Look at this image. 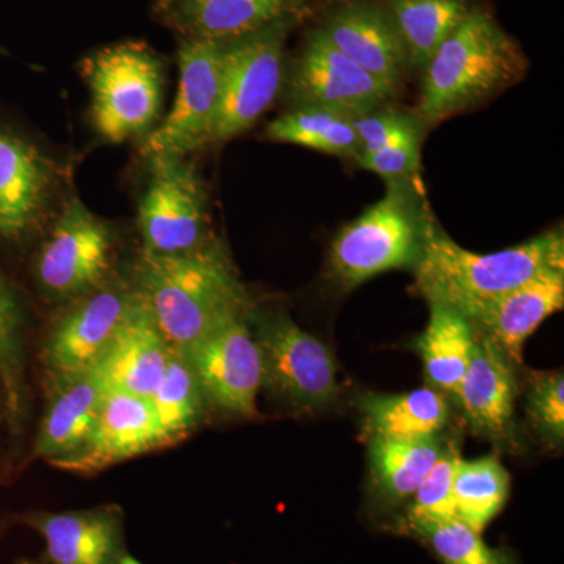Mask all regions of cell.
<instances>
[{
  "label": "cell",
  "mask_w": 564,
  "mask_h": 564,
  "mask_svg": "<svg viewBox=\"0 0 564 564\" xmlns=\"http://www.w3.org/2000/svg\"><path fill=\"white\" fill-rule=\"evenodd\" d=\"M510 477L494 456L464 462L459 458L454 477L456 518L481 533L507 502Z\"/></svg>",
  "instance_id": "obj_29"
},
{
  "label": "cell",
  "mask_w": 564,
  "mask_h": 564,
  "mask_svg": "<svg viewBox=\"0 0 564 564\" xmlns=\"http://www.w3.org/2000/svg\"><path fill=\"white\" fill-rule=\"evenodd\" d=\"M132 564H137V563H132Z\"/></svg>",
  "instance_id": "obj_36"
},
{
  "label": "cell",
  "mask_w": 564,
  "mask_h": 564,
  "mask_svg": "<svg viewBox=\"0 0 564 564\" xmlns=\"http://www.w3.org/2000/svg\"><path fill=\"white\" fill-rule=\"evenodd\" d=\"M110 259L109 229L74 198L40 252L36 274L52 295H87L109 273Z\"/></svg>",
  "instance_id": "obj_11"
},
{
  "label": "cell",
  "mask_w": 564,
  "mask_h": 564,
  "mask_svg": "<svg viewBox=\"0 0 564 564\" xmlns=\"http://www.w3.org/2000/svg\"><path fill=\"white\" fill-rule=\"evenodd\" d=\"M444 451L437 437L422 441L372 437L369 462L375 492L386 503H399L413 496Z\"/></svg>",
  "instance_id": "obj_25"
},
{
  "label": "cell",
  "mask_w": 564,
  "mask_h": 564,
  "mask_svg": "<svg viewBox=\"0 0 564 564\" xmlns=\"http://www.w3.org/2000/svg\"><path fill=\"white\" fill-rule=\"evenodd\" d=\"M474 328L463 314L443 304L430 303V322L417 347L430 383L455 395L474 347Z\"/></svg>",
  "instance_id": "obj_24"
},
{
  "label": "cell",
  "mask_w": 564,
  "mask_h": 564,
  "mask_svg": "<svg viewBox=\"0 0 564 564\" xmlns=\"http://www.w3.org/2000/svg\"><path fill=\"white\" fill-rule=\"evenodd\" d=\"M300 18H285L226 41L221 93L210 143L236 139L272 106L282 80V57L289 33Z\"/></svg>",
  "instance_id": "obj_6"
},
{
  "label": "cell",
  "mask_w": 564,
  "mask_h": 564,
  "mask_svg": "<svg viewBox=\"0 0 564 564\" xmlns=\"http://www.w3.org/2000/svg\"><path fill=\"white\" fill-rule=\"evenodd\" d=\"M352 117L323 107H302L270 122L267 137L326 154L358 158L359 140Z\"/></svg>",
  "instance_id": "obj_27"
},
{
  "label": "cell",
  "mask_w": 564,
  "mask_h": 564,
  "mask_svg": "<svg viewBox=\"0 0 564 564\" xmlns=\"http://www.w3.org/2000/svg\"><path fill=\"white\" fill-rule=\"evenodd\" d=\"M137 291L173 351L184 352L215 329L248 317L247 291L217 242L182 254L143 252Z\"/></svg>",
  "instance_id": "obj_1"
},
{
  "label": "cell",
  "mask_w": 564,
  "mask_h": 564,
  "mask_svg": "<svg viewBox=\"0 0 564 564\" xmlns=\"http://www.w3.org/2000/svg\"><path fill=\"white\" fill-rule=\"evenodd\" d=\"M107 391L96 367L58 381L54 400L41 422L35 455L51 463L80 447L95 425Z\"/></svg>",
  "instance_id": "obj_22"
},
{
  "label": "cell",
  "mask_w": 564,
  "mask_h": 564,
  "mask_svg": "<svg viewBox=\"0 0 564 564\" xmlns=\"http://www.w3.org/2000/svg\"><path fill=\"white\" fill-rule=\"evenodd\" d=\"M226 41L185 39L180 47V88L170 113L150 133L141 154L177 155L210 144L221 93L223 51Z\"/></svg>",
  "instance_id": "obj_8"
},
{
  "label": "cell",
  "mask_w": 564,
  "mask_h": 564,
  "mask_svg": "<svg viewBox=\"0 0 564 564\" xmlns=\"http://www.w3.org/2000/svg\"><path fill=\"white\" fill-rule=\"evenodd\" d=\"M91 91L96 131L110 143L141 135L161 113L163 68L143 43L115 44L82 66Z\"/></svg>",
  "instance_id": "obj_4"
},
{
  "label": "cell",
  "mask_w": 564,
  "mask_h": 564,
  "mask_svg": "<svg viewBox=\"0 0 564 564\" xmlns=\"http://www.w3.org/2000/svg\"><path fill=\"white\" fill-rule=\"evenodd\" d=\"M518 41L484 10H469L425 65L419 117L434 126L478 106L524 77Z\"/></svg>",
  "instance_id": "obj_3"
},
{
  "label": "cell",
  "mask_w": 564,
  "mask_h": 564,
  "mask_svg": "<svg viewBox=\"0 0 564 564\" xmlns=\"http://www.w3.org/2000/svg\"><path fill=\"white\" fill-rule=\"evenodd\" d=\"M533 425L549 440L563 443L564 437V378L563 373L538 375L527 404Z\"/></svg>",
  "instance_id": "obj_33"
},
{
  "label": "cell",
  "mask_w": 564,
  "mask_h": 564,
  "mask_svg": "<svg viewBox=\"0 0 564 564\" xmlns=\"http://www.w3.org/2000/svg\"><path fill=\"white\" fill-rule=\"evenodd\" d=\"M20 326L21 314L17 299L0 278V383L13 417L21 414L24 393Z\"/></svg>",
  "instance_id": "obj_31"
},
{
  "label": "cell",
  "mask_w": 564,
  "mask_h": 564,
  "mask_svg": "<svg viewBox=\"0 0 564 564\" xmlns=\"http://www.w3.org/2000/svg\"><path fill=\"white\" fill-rule=\"evenodd\" d=\"M563 306L564 267H555L499 299L481 304L466 318L475 332L491 340L514 366H519L527 339Z\"/></svg>",
  "instance_id": "obj_15"
},
{
  "label": "cell",
  "mask_w": 564,
  "mask_h": 564,
  "mask_svg": "<svg viewBox=\"0 0 564 564\" xmlns=\"http://www.w3.org/2000/svg\"><path fill=\"white\" fill-rule=\"evenodd\" d=\"M52 165L28 140L0 129V237L17 240L31 231L46 207Z\"/></svg>",
  "instance_id": "obj_18"
},
{
  "label": "cell",
  "mask_w": 564,
  "mask_h": 564,
  "mask_svg": "<svg viewBox=\"0 0 564 564\" xmlns=\"http://www.w3.org/2000/svg\"><path fill=\"white\" fill-rule=\"evenodd\" d=\"M351 121L359 140L358 158L380 151L415 126L399 111L378 109L352 117Z\"/></svg>",
  "instance_id": "obj_35"
},
{
  "label": "cell",
  "mask_w": 564,
  "mask_h": 564,
  "mask_svg": "<svg viewBox=\"0 0 564 564\" xmlns=\"http://www.w3.org/2000/svg\"><path fill=\"white\" fill-rule=\"evenodd\" d=\"M254 339L263 384L293 406L314 410L337 393L336 364L328 348L284 314L258 323Z\"/></svg>",
  "instance_id": "obj_9"
},
{
  "label": "cell",
  "mask_w": 564,
  "mask_h": 564,
  "mask_svg": "<svg viewBox=\"0 0 564 564\" xmlns=\"http://www.w3.org/2000/svg\"><path fill=\"white\" fill-rule=\"evenodd\" d=\"M291 87L300 106L323 107L348 117L380 109L395 95V88L351 62L321 29L307 36Z\"/></svg>",
  "instance_id": "obj_12"
},
{
  "label": "cell",
  "mask_w": 564,
  "mask_h": 564,
  "mask_svg": "<svg viewBox=\"0 0 564 564\" xmlns=\"http://www.w3.org/2000/svg\"><path fill=\"white\" fill-rule=\"evenodd\" d=\"M408 524L411 532L425 541L444 564H514L507 552L486 545L481 533L458 518L408 519Z\"/></svg>",
  "instance_id": "obj_30"
},
{
  "label": "cell",
  "mask_w": 564,
  "mask_h": 564,
  "mask_svg": "<svg viewBox=\"0 0 564 564\" xmlns=\"http://www.w3.org/2000/svg\"><path fill=\"white\" fill-rule=\"evenodd\" d=\"M356 161L362 169L380 176L392 177V180L411 176L417 172L419 162H421V133L417 124L388 147L381 148L373 154L361 155Z\"/></svg>",
  "instance_id": "obj_34"
},
{
  "label": "cell",
  "mask_w": 564,
  "mask_h": 564,
  "mask_svg": "<svg viewBox=\"0 0 564 564\" xmlns=\"http://www.w3.org/2000/svg\"><path fill=\"white\" fill-rule=\"evenodd\" d=\"M426 217L413 195L392 185L383 199L345 226L332 245L334 278L352 289L377 274L414 269L421 258Z\"/></svg>",
  "instance_id": "obj_5"
},
{
  "label": "cell",
  "mask_w": 564,
  "mask_h": 564,
  "mask_svg": "<svg viewBox=\"0 0 564 564\" xmlns=\"http://www.w3.org/2000/svg\"><path fill=\"white\" fill-rule=\"evenodd\" d=\"M170 352L172 348L139 293L135 306L96 370L107 389L151 399L161 383Z\"/></svg>",
  "instance_id": "obj_20"
},
{
  "label": "cell",
  "mask_w": 564,
  "mask_h": 564,
  "mask_svg": "<svg viewBox=\"0 0 564 564\" xmlns=\"http://www.w3.org/2000/svg\"><path fill=\"white\" fill-rule=\"evenodd\" d=\"M204 397L228 413L252 417L262 388V359L248 317L215 329L187 352Z\"/></svg>",
  "instance_id": "obj_13"
},
{
  "label": "cell",
  "mask_w": 564,
  "mask_h": 564,
  "mask_svg": "<svg viewBox=\"0 0 564 564\" xmlns=\"http://www.w3.org/2000/svg\"><path fill=\"white\" fill-rule=\"evenodd\" d=\"M204 399L191 359L184 352L172 350L161 383L150 399L166 444L195 429L203 414Z\"/></svg>",
  "instance_id": "obj_28"
},
{
  "label": "cell",
  "mask_w": 564,
  "mask_h": 564,
  "mask_svg": "<svg viewBox=\"0 0 564 564\" xmlns=\"http://www.w3.org/2000/svg\"><path fill=\"white\" fill-rule=\"evenodd\" d=\"M139 292L121 284L87 293L52 328L44 345V364L57 381L95 369L106 355Z\"/></svg>",
  "instance_id": "obj_10"
},
{
  "label": "cell",
  "mask_w": 564,
  "mask_h": 564,
  "mask_svg": "<svg viewBox=\"0 0 564 564\" xmlns=\"http://www.w3.org/2000/svg\"><path fill=\"white\" fill-rule=\"evenodd\" d=\"M321 31L351 62L397 90L408 58L388 11L350 0L328 11Z\"/></svg>",
  "instance_id": "obj_16"
},
{
  "label": "cell",
  "mask_w": 564,
  "mask_h": 564,
  "mask_svg": "<svg viewBox=\"0 0 564 564\" xmlns=\"http://www.w3.org/2000/svg\"><path fill=\"white\" fill-rule=\"evenodd\" d=\"M466 0H388V13L408 63L425 68L437 47L469 13Z\"/></svg>",
  "instance_id": "obj_26"
},
{
  "label": "cell",
  "mask_w": 564,
  "mask_h": 564,
  "mask_svg": "<svg viewBox=\"0 0 564 564\" xmlns=\"http://www.w3.org/2000/svg\"><path fill=\"white\" fill-rule=\"evenodd\" d=\"M564 267V237L554 229L507 250L477 254L464 250L426 217L415 288L429 303L467 314L532 280L544 270Z\"/></svg>",
  "instance_id": "obj_2"
},
{
  "label": "cell",
  "mask_w": 564,
  "mask_h": 564,
  "mask_svg": "<svg viewBox=\"0 0 564 564\" xmlns=\"http://www.w3.org/2000/svg\"><path fill=\"white\" fill-rule=\"evenodd\" d=\"M459 456L455 451H444L433 469L415 489L414 503L408 519L456 518L454 477Z\"/></svg>",
  "instance_id": "obj_32"
},
{
  "label": "cell",
  "mask_w": 564,
  "mask_h": 564,
  "mask_svg": "<svg viewBox=\"0 0 564 564\" xmlns=\"http://www.w3.org/2000/svg\"><path fill=\"white\" fill-rule=\"evenodd\" d=\"M159 11L187 39L231 41L302 17L306 0H159Z\"/></svg>",
  "instance_id": "obj_17"
},
{
  "label": "cell",
  "mask_w": 564,
  "mask_h": 564,
  "mask_svg": "<svg viewBox=\"0 0 564 564\" xmlns=\"http://www.w3.org/2000/svg\"><path fill=\"white\" fill-rule=\"evenodd\" d=\"M474 334L473 352L455 397L478 433L507 436L518 395L514 364L491 340L475 329Z\"/></svg>",
  "instance_id": "obj_21"
},
{
  "label": "cell",
  "mask_w": 564,
  "mask_h": 564,
  "mask_svg": "<svg viewBox=\"0 0 564 564\" xmlns=\"http://www.w3.org/2000/svg\"><path fill=\"white\" fill-rule=\"evenodd\" d=\"M359 406L370 436L386 440H432L448 421V404L443 393L432 388L400 395H367Z\"/></svg>",
  "instance_id": "obj_23"
},
{
  "label": "cell",
  "mask_w": 564,
  "mask_h": 564,
  "mask_svg": "<svg viewBox=\"0 0 564 564\" xmlns=\"http://www.w3.org/2000/svg\"><path fill=\"white\" fill-rule=\"evenodd\" d=\"M25 521L46 541L52 564L133 563L122 551L118 508L74 513H33Z\"/></svg>",
  "instance_id": "obj_19"
},
{
  "label": "cell",
  "mask_w": 564,
  "mask_h": 564,
  "mask_svg": "<svg viewBox=\"0 0 564 564\" xmlns=\"http://www.w3.org/2000/svg\"><path fill=\"white\" fill-rule=\"evenodd\" d=\"M139 223L147 254H182L207 242V196L192 163L177 155L151 158Z\"/></svg>",
  "instance_id": "obj_7"
},
{
  "label": "cell",
  "mask_w": 564,
  "mask_h": 564,
  "mask_svg": "<svg viewBox=\"0 0 564 564\" xmlns=\"http://www.w3.org/2000/svg\"><path fill=\"white\" fill-rule=\"evenodd\" d=\"M163 445L150 399L109 389L84 444L51 463L69 473L90 474Z\"/></svg>",
  "instance_id": "obj_14"
}]
</instances>
